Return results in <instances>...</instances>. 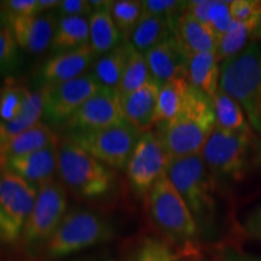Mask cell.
<instances>
[{
	"mask_svg": "<svg viewBox=\"0 0 261 261\" xmlns=\"http://www.w3.org/2000/svg\"><path fill=\"white\" fill-rule=\"evenodd\" d=\"M90 46L96 56H102L121 44V35L114 23L109 9L96 11L90 16Z\"/></svg>",
	"mask_w": 261,
	"mask_h": 261,
	"instance_id": "29",
	"label": "cell"
},
{
	"mask_svg": "<svg viewBox=\"0 0 261 261\" xmlns=\"http://www.w3.org/2000/svg\"><path fill=\"white\" fill-rule=\"evenodd\" d=\"M109 12L121 38L129 41L143 15V3L140 0H116L110 3Z\"/></svg>",
	"mask_w": 261,
	"mask_h": 261,
	"instance_id": "31",
	"label": "cell"
},
{
	"mask_svg": "<svg viewBox=\"0 0 261 261\" xmlns=\"http://www.w3.org/2000/svg\"><path fill=\"white\" fill-rule=\"evenodd\" d=\"M4 17L6 27L22 50L33 55H41L51 48L60 19L57 14L48 11L22 17Z\"/></svg>",
	"mask_w": 261,
	"mask_h": 261,
	"instance_id": "14",
	"label": "cell"
},
{
	"mask_svg": "<svg viewBox=\"0 0 261 261\" xmlns=\"http://www.w3.org/2000/svg\"><path fill=\"white\" fill-rule=\"evenodd\" d=\"M151 79L152 77L150 74L145 55L140 54L132 46L122 79L120 81L119 86L116 87V92L120 96H126V94L140 89L143 85H145Z\"/></svg>",
	"mask_w": 261,
	"mask_h": 261,
	"instance_id": "30",
	"label": "cell"
},
{
	"mask_svg": "<svg viewBox=\"0 0 261 261\" xmlns=\"http://www.w3.org/2000/svg\"><path fill=\"white\" fill-rule=\"evenodd\" d=\"M140 135L125 121L103 129L70 133L69 139L108 167L126 169Z\"/></svg>",
	"mask_w": 261,
	"mask_h": 261,
	"instance_id": "10",
	"label": "cell"
},
{
	"mask_svg": "<svg viewBox=\"0 0 261 261\" xmlns=\"http://www.w3.org/2000/svg\"><path fill=\"white\" fill-rule=\"evenodd\" d=\"M60 4V0H38L39 12H48L51 9H57Z\"/></svg>",
	"mask_w": 261,
	"mask_h": 261,
	"instance_id": "43",
	"label": "cell"
},
{
	"mask_svg": "<svg viewBox=\"0 0 261 261\" xmlns=\"http://www.w3.org/2000/svg\"><path fill=\"white\" fill-rule=\"evenodd\" d=\"M67 210L68 198L61 181L39 185L37 200L19 241L22 247L29 252L44 248L67 215Z\"/></svg>",
	"mask_w": 261,
	"mask_h": 261,
	"instance_id": "9",
	"label": "cell"
},
{
	"mask_svg": "<svg viewBox=\"0 0 261 261\" xmlns=\"http://www.w3.org/2000/svg\"><path fill=\"white\" fill-rule=\"evenodd\" d=\"M57 144H60V139L54 129L46 123L40 121L32 128L24 130L23 133L14 137L2 145L0 163L5 169V163L10 159Z\"/></svg>",
	"mask_w": 261,
	"mask_h": 261,
	"instance_id": "20",
	"label": "cell"
},
{
	"mask_svg": "<svg viewBox=\"0 0 261 261\" xmlns=\"http://www.w3.org/2000/svg\"><path fill=\"white\" fill-rule=\"evenodd\" d=\"M125 122L121 97L116 90L100 87L96 94L65 122L69 133L91 132Z\"/></svg>",
	"mask_w": 261,
	"mask_h": 261,
	"instance_id": "13",
	"label": "cell"
},
{
	"mask_svg": "<svg viewBox=\"0 0 261 261\" xmlns=\"http://www.w3.org/2000/svg\"><path fill=\"white\" fill-rule=\"evenodd\" d=\"M166 174L190 210L200 230L210 228L215 220V179L201 154L169 160Z\"/></svg>",
	"mask_w": 261,
	"mask_h": 261,
	"instance_id": "4",
	"label": "cell"
},
{
	"mask_svg": "<svg viewBox=\"0 0 261 261\" xmlns=\"http://www.w3.org/2000/svg\"><path fill=\"white\" fill-rule=\"evenodd\" d=\"M27 92V87L19 85L15 79H6L4 87L0 90V117L3 121H11L18 115Z\"/></svg>",
	"mask_w": 261,
	"mask_h": 261,
	"instance_id": "32",
	"label": "cell"
},
{
	"mask_svg": "<svg viewBox=\"0 0 261 261\" xmlns=\"http://www.w3.org/2000/svg\"><path fill=\"white\" fill-rule=\"evenodd\" d=\"M215 127L213 100L191 86L181 112L156 126L155 135L169 160L201 154Z\"/></svg>",
	"mask_w": 261,
	"mask_h": 261,
	"instance_id": "1",
	"label": "cell"
},
{
	"mask_svg": "<svg viewBox=\"0 0 261 261\" xmlns=\"http://www.w3.org/2000/svg\"><path fill=\"white\" fill-rule=\"evenodd\" d=\"M93 14L89 0H63L57 8L58 17L64 16H79V17H87Z\"/></svg>",
	"mask_w": 261,
	"mask_h": 261,
	"instance_id": "39",
	"label": "cell"
},
{
	"mask_svg": "<svg viewBox=\"0 0 261 261\" xmlns=\"http://www.w3.org/2000/svg\"><path fill=\"white\" fill-rule=\"evenodd\" d=\"M146 211L156 227L175 244H192L200 227L177 189L165 174L145 196Z\"/></svg>",
	"mask_w": 261,
	"mask_h": 261,
	"instance_id": "6",
	"label": "cell"
},
{
	"mask_svg": "<svg viewBox=\"0 0 261 261\" xmlns=\"http://www.w3.org/2000/svg\"><path fill=\"white\" fill-rule=\"evenodd\" d=\"M42 115H44L42 92L41 91L32 92L28 90L24 103L22 106V109L19 110L18 115L11 121L0 122V142H2V145L40 122Z\"/></svg>",
	"mask_w": 261,
	"mask_h": 261,
	"instance_id": "25",
	"label": "cell"
},
{
	"mask_svg": "<svg viewBox=\"0 0 261 261\" xmlns=\"http://www.w3.org/2000/svg\"><path fill=\"white\" fill-rule=\"evenodd\" d=\"M132 44L125 41L112 51L99 56L93 64V75L103 87L116 90L122 79Z\"/></svg>",
	"mask_w": 261,
	"mask_h": 261,
	"instance_id": "27",
	"label": "cell"
},
{
	"mask_svg": "<svg viewBox=\"0 0 261 261\" xmlns=\"http://www.w3.org/2000/svg\"><path fill=\"white\" fill-rule=\"evenodd\" d=\"M4 16L9 17H22V16L38 15V0H6L3 2Z\"/></svg>",
	"mask_w": 261,
	"mask_h": 261,
	"instance_id": "38",
	"label": "cell"
},
{
	"mask_svg": "<svg viewBox=\"0 0 261 261\" xmlns=\"http://www.w3.org/2000/svg\"><path fill=\"white\" fill-rule=\"evenodd\" d=\"M37 195V185L8 169L0 172V242L11 246L21 241Z\"/></svg>",
	"mask_w": 261,
	"mask_h": 261,
	"instance_id": "8",
	"label": "cell"
},
{
	"mask_svg": "<svg viewBox=\"0 0 261 261\" xmlns=\"http://www.w3.org/2000/svg\"><path fill=\"white\" fill-rule=\"evenodd\" d=\"M224 261H261V257L247 254L237 253L234 250H226L224 254Z\"/></svg>",
	"mask_w": 261,
	"mask_h": 261,
	"instance_id": "42",
	"label": "cell"
},
{
	"mask_svg": "<svg viewBox=\"0 0 261 261\" xmlns=\"http://www.w3.org/2000/svg\"><path fill=\"white\" fill-rule=\"evenodd\" d=\"M173 37L188 57L203 52H217L219 42L210 25L197 21L187 11L179 18Z\"/></svg>",
	"mask_w": 261,
	"mask_h": 261,
	"instance_id": "19",
	"label": "cell"
},
{
	"mask_svg": "<svg viewBox=\"0 0 261 261\" xmlns=\"http://www.w3.org/2000/svg\"><path fill=\"white\" fill-rule=\"evenodd\" d=\"M212 100H213L217 127L231 132L248 133V135L255 133L248 121L242 107L220 87Z\"/></svg>",
	"mask_w": 261,
	"mask_h": 261,
	"instance_id": "28",
	"label": "cell"
},
{
	"mask_svg": "<svg viewBox=\"0 0 261 261\" xmlns=\"http://www.w3.org/2000/svg\"><path fill=\"white\" fill-rule=\"evenodd\" d=\"M230 3L212 0L210 12H208V25L215 33L218 40L227 32L233 22L230 11Z\"/></svg>",
	"mask_w": 261,
	"mask_h": 261,
	"instance_id": "36",
	"label": "cell"
},
{
	"mask_svg": "<svg viewBox=\"0 0 261 261\" xmlns=\"http://www.w3.org/2000/svg\"><path fill=\"white\" fill-rule=\"evenodd\" d=\"M201 156L214 179L240 182L261 167V139L256 133L248 135L215 127Z\"/></svg>",
	"mask_w": 261,
	"mask_h": 261,
	"instance_id": "2",
	"label": "cell"
},
{
	"mask_svg": "<svg viewBox=\"0 0 261 261\" xmlns=\"http://www.w3.org/2000/svg\"><path fill=\"white\" fill-rule=\"evenodd\" d=\"M0 34H2V31H0Z\"/></svg>",
	"mask_w": 261,
	"mask_h": 261,
	"instance_id": "46",
	"label": "cell"
},
{
	"mask_svg": "<svg viewBox=\"0 0 261 261\" xmlns=\"http://www.w3.org/2000/svg\"><path fill=\"white\" fill-rule=\"evenodd\" d=\"M261 41V14L248 21H233L219 39L217 57L220 63L242 52L248 45Z\"/></svg>",
	"mask_w": 261,
	"mask_h": 261,
	"instance_id": "21",
	"label": "cell"
},
{
	"mask_svg": "<svg viewBox=\"0 0 261 261\" xmlns=\"http://www.w3.org/2000/svg\"><path fill=\"white\" fill-rule=\"evenodd\" d=\"M143 12L167 19L175 29L179 18L187 11L188 2L179 0H143Z\"/></svg>",
	"mask_w": 261,
	"mask_h": 261,
	"instance_id": "34",
	"label": "cell"
},
{
	"mask_svg": "<svg viewBox=\"0 0 261 261\" xmlns=\"http://www.w3.org/2000/svg\"><path fill=\"white\" fill-rule=\"evenodd\" d=\"M96 57L90 44L76 50L54 55L41 68L40 75L44 84L54 85L76 79L93 67Z\"/></svg>",
	"mask_w": 261,
	"mask_h": 261,
	"instance_id": "15",
	"label": "cell"
},
{
	"mask_svg": "<svg viewBox=\"0 0 261 261\" xmlns=\"http://www.w3.org/2000/svg\"><path fill=\"white\" fill-rule=\"evenodd\" d=\"M113 234V225L97 212L70 211L44 246V256L48 260L62 259L107 242Z\"/></svg>",
	"mask_w": 261,
	"mask_h": 261,
	"instance_id": "7",
	"label": "cell"
},
{
	"mask_svg": "<svg viewBox=\"0 0 261 261\" xmlns=\"http://www.w3.org/2000/svg\"><path fill=\"white\" fill-rule=\"evenodd\" d=\"M74 261H114V260H110V259H107V260H103V259H83V260H74Z\"/></svg>",
	"mask_w": 261,
	"mask_h": 261,
	"instance_id": "44",
	"label": "cell"
},
{
	"mask_svg": "<svg viewBox=\"0 0 261 261\" xmlns=\"http://www.w3.org/2000/svg\"><path fill=\"white\" fill-rule=\"evenodd\" d=\"M168 162V155L155 132H143L126 167L127 179L132 190L138 196L145 197L166 174Z\"/></svg>",
	"mask_w": 261,
	"mask_h": 261,
	"instance_id": "11",
	"label": "cell"
},
{
	"mask_svg": "<svg viewBox=\"0 0 261 261\" xmlns=\"http://www.w3.org/2000/svg\"><path fill=\"white\" fill-rule=\"evenodd\" d=\"M102 85L93 74H84L76 79L61 84L44 85V115L54 123L67 122Z\"/></svg>",
	"mask_w": 261,
	"mask_h": 261,
	"instance_id": "12",
	"label": "cell"
},
{
	"mask_svg": "<svg viewBox=\"0 0 261 261\" xmlns=\"http://www.w3.org/2000/svg\"><path fill=\"white\" fill-rule=\"evenodd\" d=\"M230 11L233 21H248L261 14V2L259 0H232Z\"/></svg>",
	"mask_w": 261,
	"mask_h": 261,
	"instance_id": "37",
	"label": "cell"
},
{
	"mask_svg": "<svg viewBox=\"0 0 261 261\" xmlns=\"http://www.w3.org/2000/svg\"><path fill=\"white\" fill-rule=\"evenodd\" d=\"M58 177L75 195L96 200L113 191L115 173L69 138L58 145Z\"/></svg>",
	"mask_w": 261,
	"mask_h": 261,
	"instance_id": "5",
	"label": "cell"
},
{
	"mask_svg": "<svg viewBox=\"0 0 261 261\" xmlns=\"http://www.w3.org/2000/svg\"><path fill=\"white\" fill-rule=\"evenodd\" d=\"M220 65L215 52H203L188 58L189 84L211 99L217 94L220 84Z\"/></svg>",
	"mask_w": 261,
	"mask_h": 261,
	"instance_id": "22",
	"label": "cell"
},
{
	"mask_svg": "<svg viewBox=\"0 0 261 261\" xmlns=\"http://www.w3.org/2000/svg\"><path fill=\"white\" fill-rule=\"evenodd\" d=\"M191 85L187 77H179L163 84L160 89L154 125L171 121L181 112L187 103Z\"/></svg>",
	"mask_w": 261,
	"mask_h": 261,
	"instance_id": "26",
	"label": "cell"
},
{
	"mask_svg": "<svg viewBox=\"0 0 261 261\" xmlns=\"http://www.w3.org/2000/svg\"><path fill=\"white\" fill-rule=\"evenodd\" d=\"M219 87L242 107L248 121L261 136V45H248L220 65Z\"/></svg>",
	"mask_w": 261,
	"mask_h": 261,
	"instance_id": "3",
	"label": "cell"
},
{
	"mask_svg": "<svg viewBox=\"0 0 261 261\" xmlns=\"http://www.w3.org/2000/svg\"><path fill=\"white\" fill-rule=\"evenodd\" d=\"M90 42V23L87 17L64 16L58 19L54 40L51 44V54H64L76 50Z\"/></svg>",
	"mask_w": 261,
	"mask_h": 261,
	"instance_id": "23",
	"label": "cell"
},
{
	"mask_svg": "<svg viewBox=\"0 0 261 261\" xmlns=\"http://www.w3.org/2000/svg\"><path fill=\"white\" fill-rule=\"evenodd\" d=\"M144 55L151 77L161 86L171 80L187 77L189 57L182 52L174 37L152 47Z\"/></svg>",
	"mask_w": 261,
	"mask_h": 261,
	"instance_id": "17",
	"label": "cell"
},
{
	"mask_svg": "<svg viewBox=\"0 0 261 261\" xmlns=\"http://www.w3.org/2000/svg\"><path fill=\"white\" fill-rule=\"evenodd\" d=\"M243 228L246 233L254 240L261 241V205L253 210L246 217Z\"/></svg>",
	"mask_w": 261,
	"mask_h": 261,
	"instance_id": "40",
	"label": "cell"
},
{
	"mask_svg": "<svg viewBox=\"0 0 261 261\" xmlns=\"http://www.w3.org/2000/svg\"><path fill=\"white\" fill-rule=\"evenodd\" d=\"M174 35V27L167 19L143 12L129 42L140 54H146L152 47Z\"/></svg>",
	"mask_w": 261,
	"mask_h": 261,
	"instance_id": "24",
	"label": "cell"
},
{
	"mask_svg": "<svg viewBox=\"0 0 261 261\" xmlns=\"http://www.w3.org/2000/svg\"><path fill=\"white\" fill-rule=\"evenodd\" d=\"M212 5V0H190L187 3V12L192 17L208 24V12Z\"/></svg>",
	"mask_w": 261,
	"mask_h": 261,
	"instance_id": "41",
	"label": "cell"
},
{
	"mask_svg": "<svg viewBox=\"0 0 261 261\" xmlns=\"http://www.w3.org/2000/svg\"><path fill=\"white\" fill-rule=\"evenodd\" d=\"M132 261H179V255L168 243L149 237L140 244Z\"/></svg>",
	"mask_w": 261,
	"mask_h": 261,
	"instance_id": "33",
	"label": "cell"
},
{
	"mask_svg": "<svg viewBox=\"0 0 261 261\" xmlns=\"http://www.w3.org/2000/svg\"><path fill=\"white\" fill-rule=\"evenodd\" d=\"M0 149H2V142H0Z\"/></svg>",
	"mask_w": 261,
	"mask_h": 261,
	"instance_id": "45",
	"label": "cell"
},
{
	"mask_svg": "<svg viewBox=\"0 0 261 261\" xmlns=\"http://www.w3.org/2000/svg\"><path fill=\"white\" fill-rule=\"evenodd\" d=\"M58 145L10 159L5 163V169L38 187L54 180L58 172Z\"/></svg>",
	"mask_w": 261,
	"mask_h": 261,
	"instance_id": "16",
	"label": "cell"
},
{
	"mask_svg": "<svg viewBox=\"0 0 261 261\" xmlns=\"http://www.w3.org/2000/svg\"><path fill=\"white\" fill-rule=\"evenodd\" d=\"M21 64L18 45L11 32L5 27L0 34V75H9L17 70Z\"/></svg>",
	"mask_w": 261,
	"mask_h": 261,
	"instance_id": "35",
	"label": "cell"
},
{
	"mask_svg": "<svg viewBox=\"0 0 261 261\" xmlns=\"http://www.w3.org/2000/svg\"><path fill=\"white\" fill-rule=\"evenodd\" d=\"M160 89L161 85L151 79L140 89L126 96H120L125 121L138 129L140 133L146 132L154 125Z\"/></svg>",
	"mask_w": 261,
	"mask_h": 261,
	"instance_id": "18",
	"label": "cell"
}]
</instances>
